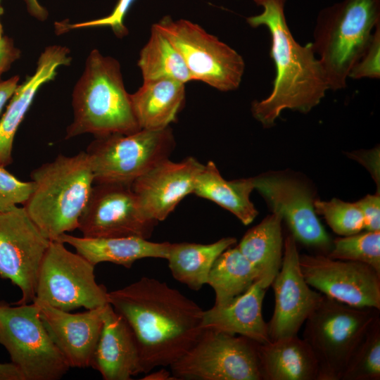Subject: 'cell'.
I'll list each match as a JSON object with an SVG mask.
<instances>
[{
	"label": "cell",
	"mask_w": 380,
	"mask_h": 380,
	"mask_svg": "<svg viewBox=\"0 0 380 380\" xmlns=\"http://www.w3.org/2000/svg\"><path fill=\"white\" fill-rule=\"evenodd\" d=\"M153 25L182 56L192 80L221 91L239 88L245 69L243 57L196 23L166 15Z\"/></svg>",
	"instance_id": "obj_9"
},
{
	"label": "cell",
	"mask_w": 380,
	"mask_h": 380,
	"mask_svg": "<svg viewBox=\"0 0 380 380\" xmlns=\"http://www.w3.org/2000/svg\"><path fill=\"white\" fill-rule=\"evenodd\" d=\"M372 308H357L323 296L305 322L303 338L319 365V380H341L350 355L380 317Z\"/></svg>",
	"instance_id": "obj_6"
},
{
	"label": "cell",
	"mask_w": 380,
	"mask_h": 380,
	"mask_svg": "<svg viewBox=\"0 0 380 380\" xmlns=\"http://www.w3.org/2000/svg\"><path fill=\"white\" fill-rule=\"evenodd\" d=\"M267 289L255 281L247 291L224 305L203 310V329H213L248 338L260 344L269 343L267 323L262 306Z\"/></svg>",
	"instance_id": "obj_21"
},
{
	"label": "cell",
	"mask_w": 380,
	"mask_h": 380,
	"mask_svg": "<svg viewBox=\"0 0 380 380\" xmlns=\"http://www.w3.org/2000/svg\"><path fill=\"white\" fill-rule=\"evenodd\" d=\"M258 344L243 336L204 329L192 348L170 367L177 379L263 380Z\"/></svg>",
	"instance_id": "obj_10"
},
{
	"label": "cell",
	"mask_w": 380,
	"mask_h": 380,
	"mask_svg": "<svg viewBox=\"0 0 380 380\" xmlns=\"http://www.w3.org/2000/svg\"><path fill=\"white\" fill-rule=\"evenodd\" d=\"M0 380H25L18 367L11 362L0 363Z\"/></svg>",
	"instance_id": "obj_40"
},
{
	"label": "cell",
	"mask_w": 380,
	"mask_h": 380,
	"mask_svg": "<svg viewBox=\"0 0 380 380\" xmlns=\"http://www.w3.org/2000/svg\"><path fill=\"white\" fill-rule=\"evenodd\" d=\"M158 221L141 205L130 185L96 183L79 220L82 236H135L148 239Z\"/></svg>",
	"instance_id": "obj_12"
},
{
	"label": "cell",
	"mask_w": 380,
	"mask_h": 380,
	"mask_svg": "<svg viewBox=\"0 0 380 380\" xmlns=\"http://www.w3.org/2000/svg\"><path fill=\"white\" fill-rule=\"evenodd\" d=\"M253 1L262 11L246 21L252 27L267 29L276 75L270 94L253 101L251 113L264 127L270 128L285 109L310 112L321 102L329 86L312 43L300 45L291 32L284 13L286 0Z\"/></svg>",
	"instance_id": "obj_2"
},
{
	"label": "cell",
	"mask_w": 380,
	"mask_h": 380,
	"mask_svg": "<svg viewBox=\"0 0 380 380\" xmlns=\"http://www.w3.org/2000/svg\"><path fill=\"white\" fill-rule=\"evenodd\" d=\"M4 167L0 165V213L9 210L18 204L23 205L34 189L32 180L21 181Z\"/></svg>",
	"instance_id": "obj_33"
},
{
	"label": "cell",
	"mask_w": 380,
	"mask_h": 380,
	"mask_svg": "<svg viewBox=\"0 0 380 380\" xmlns=\"http://www.w3.org/2000/svg\"><path fill=\"white\" fill-rule=\"evenodd\" d=\"M4 10L1 4V1L0 0V17L4 14ZM3 37V27L0 21V39Z\"/></svg>",
	"instance_id": "obj_43"
},
{
	"label": "cell",
	"mask_w": 380,
	"mask_h": 380,
	"mask_svg": "<svg viewBox=\"0 0 380 380\" xmlns=\"http://www.w3.org/2000/svg\"><path fill=\"white\" fill-rule=\"evenodd\" d=\"M134 1L118 0L112 13L102 18L72 24H66L65 22L58 23L56 25V31L61 34L73 29L110 27L118 37H123L128 33L127 28L124 25V19Z\"/></svg>",
	"instance_id": "obj_34"
},
{
	"label": "cell",
	"mask_w": 380,
	"mask_h": 380,
	"mask_svg": "<svg viewBox=\"0 0 380 380\" xmlns=\"http://www.w3.org/2000/svg\"><path fill=\"white\" fill-rule=\"evenodd\" d=\"M141 379L144 380H172L177 379L173 375L171 376L170 373L165 369H160L157 372L150 373L145 376Z\"/></svg>",
	"instance_id": "obj_42"
},
{
	"label": "cell",
	"mask_w": 380,
	"mask_h": 380,
	"mask_svg": "<svg viewBox=\"0 0 380 380\" xmlns=\"http://www.w3.org/2000/svg\"><path fill=\"white\" fill-rule=\"evenodd\" d=\"M30 177L34 189L23 206L43 235L56 241L78 229L94 182L86 151L60 154L32 170Z\"/></svg>",
	"instance_id": "obj_3"
},
{
	"label": "cell",
	"mask_w": 380,
	"mask_h": 380,
	"mask_svg": "<svg viewBox=\"0 0 380 380\" xmlns=\"http://www.w3.org/2000/svg\"><path fill=\"white\" fill-rule=\"evenodd\" d=\"M108 303L127 323L139 350L143 373L170 366L201 335L203 310L167 283L143 277L108 292Z\"/></svg>",
	"instance_id": "obj_1"
},
{
	"label": "cell",
	"mask_w": 380,
	"mask_h": 380,
	"mask_svg": "<svg viewBox=\"0 0 380 380\" xmlns=\"http://www.w3.org/2000/svg\"><path fill=\"white\" fill-rule=\"evenodd\" d=\"M380 24V0H342L319 12L311 42L329 89H345L350 71Z\"/></svg>",
	"instance_id": "obj_5"
},
{
	"label": "cell",
	"mask_w": 380,
	"mask_h": 380,
	"mask_svg": "<svg viewBox=\"0 0 380 380\" xmlns=\"http://www.w3.org/2000/svg\"><path fill=\"white\" fill-rule=\"evenodd\" d=\"M55 346L70 367H91L102 326L104 306L71 313L37 298L33 300Z\"/></svg>",
	"instance_id": "obj_18"
},
{
	"label": "cell",
	"mask_w": 380,
	"mask_h": 380,
	"mask_svg": "<svg viewBox=\"0 0 380 380\" xmlns=\"http://www.w3.org/2000/svg\"><path fill=\"white\" fill-rule=\"evenodd\" d=\"M258 350L263 380H319L317 358L297 335L259 343Z\"/></svg>",
	"instance_id": "obj_23"
},
{
	"label": "cell",
	"mask_w": 380,
	"mask_h": 380,
	"mask_svg": "<svg viewBox=\"0 0 380 380\" xmlns=\"http://www.w3.org/2000/svg\"><path fill=\"white\" fill-rule=\"evenodd\" d=\"M94 267L64 243L51 241L39 267L35 298L68 312L104 306L108 292L96 282Z\"/></svg>",
	"instance_id": "obj_11"
},
{
	"label": "cell",
	"mask_w": 380,
	"mask_h": 380,
	"mask_svg": "<svg viewBox=\"0 0 380 380\" xmlns=\"http://www.w3.org/2000/svg\"><path fill=\"white\" fill-rule=\"evenodd\" d=\"M144 81L171 79L186 84L192 81L186 64L170 40L153 25L138 60Z\"/></svg>",
	"instance_id": "obj_29"
},
{
	"label": "cell",
	"mask_w": 380,
	"mask_h": 380,
	"mask_svg": "<svg viewBox=\"0 0 380 380\" xmlns=\"http://www.w3.org/2000/svg\"><path fill=\"white\" fill-rule=\"evenodd\" d=\"M20 49L15 46L11 37H2L0 39V78L12 63L20 57Z\"/></svg>",
	"instance_id": "obj_37"
},
{
	"label": "cell",
	"mask_w": 380,
	"mask_h": 380,
	"mask_svg": "<svg viewBox=\"0 0 380 380\" xmlns=\"http://www.w3.org/2000/svg\"><path fill=\"white\" fill-rule=\"evenodd\" d=\"M351 154L353 156L350 157H353L354 159L360 161V163H362L369 170L372 175V177L378 184V189L379 190V162L371 163V161L379 158V148L367 152L369 159H367L365 153L360 154V153L353 152Z\"/></svg>",
	"instance_id": "obj_38"
},
{
	"label": "cell",
	"mask_w": 380,
	"mask_h": 380,
	"mask_svg": "<svg viewBox=\"0 0 380 380\" xmlns=\"http://www.w3.org/2000/svg\"><path fill=\"white\" fill-rule=\"evenodd\" d=\"M258 279L251 262L237 246L226 249L216 259L207 284L214 290V305H224L247 291Z\"/></svg>",
	"instance_id": "obj_28"
},
{
	"label": "cell",
	"mask_w": 380,
	"mask_h": 380,
	"mask_svg": "<svg viewBox=\"0 0 380 380\" xmlns=\"http://www.w3.org/2000/svg\"><path fill=\"white\" fill-rule=\"evenodd\" d=\"M185 84L171 79L144 81L130 94L133 110L141 129H163L176 121L185 103Z\"/></svg>",
	"instance_id": "obj_24"
},
{
	"label": "cell",
	"mask_w": 380,
	"mask_h": 380,
	"mask_svg": "<svg viewBox=\"0 0 380 380\" xmlns=\"http://www.w3.org/2000/svg\"><path fill=\"white\" fill-rule=\"evenodd\" d=\"M253 189V177L226 180L215 163L209 161L198 176L193 194L217 203L248 225L258 214L250 199Z\"/></svg>",
	"instance_id": "obj_26"
},
{
	"label": "cell",
	"mask_w": 380,
	"mask_h": 380,
	"mask_svg": "<svg viewBox=\"0 0 380 380\" xmlns=\"http://www.w3.org/2000/svg\"><path fill=\"white\" fill-rule=\"evenodd\" d=\"M314 208L316 214L322 215L330 228L340 236H350L365 229L362 212L355 202L336 198L328 201L315 200Z\"/></svg>",
	"instance_id": "obj_32"
},
{
	"label": "cell",
	"mask_w": 380,
	"mask_h": 380,
	"mask_svg": "<svg viewBox=\"0 0 380 380\" xmlns=\"http://www.w3.org/2000/svg\"><path fill=\"white\" fill-rule=\"evenodd\" d=\"M362 212L366 231H380V196L368 194L355 202Z\"/></svg>",
	"instance_id": "obj_36"
},
{
	"label": "cell",
	"mask_w": 380,
	"mask_h": 380,
	"mask_svg": "<svg viewBox=\"0 0 380 380\" xmlns=\"http://www.w3.org/2000/svg\"><path fill=\"white\" fill-rule=\"evenodd\" d=\"M50 242L23 206L0 213V277L20 290L16 305L34 300L39 267Z\"/></svg>",
	"instance_id": "obj_13"
},
{
	"label": "cell",
	"mask_w": 380,
	"mask_h": 380,
	"mask_svg": "<svg viewBox=\"0 0 380 380\" xmlns=\"http://www.w3.org/2000/svg\"><path fill=\"white\" fill-rule=\"evenodd\" d=\"M327 255L367 264L380 274V231L360 232L336 238Z\"/></svg>",
	"instance_id": "obj_31"
},
{
	"label": "cell",
	"mask_w": 380,
	"mask_h": 380,
	"mask_svg": "<svg viewBox=\"0 0 380 380\" xmlns=\"http://www.w3.org/2000/svg\"><path fill=\"white\" fill-rule=\"evenodd\" d=\"M29 13L39 20H45L49 15L47 10L39 0H23Z\"/></svg>",
	"instance_id": "obj_41"
},
{
	"label": "cell",
	"mask_w": 380,
	"mask_h": 380,
	"mask_svg": "<svg viewBox=\"0 0 380 380\" xmlns=\"http://www.w3.org/2000/svg\"><path fill=\"white\" fill-rule=\"evenodd\" d=\"M380 24L373 36L366 51L354 65L348 77L353 80L362 78L379 79L380 77Z\"/></svg>",
	"instance_id": "obj_35"
},
{
	"label": "cell",
	"mask_w": 380,
	"mask_h": 380,
	"mask_svg": "<svg viewBox=\"0 0 380 380\" xmlns=\"http://www.w3.org/2000/svg\"><path fill=\"white\" fill-rule=\"evenodd\" d=\"M2 303H3V301H1V300H0V305H1Z\"/></svg>",
	"instance_id": "obj_44"
},
{
	"label": "cell",
	"mask_w": 380,
	"mask_h": 380,
	"mask_svg": "<svg viewBox=\"0 0 380 380\" xmlns=\"http://www.w3.org/2000/svg\"><path fill=\"white\" fill-rule=\"evenodd\" d=\"M306 282L324 296L357 308L380 310V274L371 266L333 259L325 254H302Z\"/></svg>",
	"instance_id": "obj_14"
},
{
	"label": "cell",
	"mask_w": 380,
	"mask_h": 380,
	"mask_svg": "<svg viewBox=\"0 0 380 380\" xmlns=\"http://www.w3.org/2000/svg\"><path fill=\"white\" fill-rule=\"evenodd\" d=\"M19 79V77L15 75L7 80L0 82V113L6 102L13 96L18 87Z\"/></svg>",
	"instance_id": "obj_39"
},
{
	"label": "cell",
	"mask_w": 380,
	"mask_h": 380,
	"mask_svg": "<svg viewBox=\"0 0 380 380\" xmlns=\"http://www.w3.org/2000/svg\"><path fill=\"white\" fill-rule=\"evenodd\" d=\"M69 53L70 50L65 46L46 47L38 58L34 73L18 85L0 120V165L6 167L12 163L13 145L18 128L40 87L55 78L58 67L70 64Z\"/></svg>",
	"instance_id": "obj_20"
},
{
	"label": "cell",
	"mask_w": 380,
	"mask_h": 380,
	"mask_svg": "<svg viewBox=\"0 0 380 380\" xmlns=\"http://www.w3.org/2000/svg\"><path fill=\"white\" fill-rule=\"evenodd\" d=\"M236 242L234 237H224L209 244L170 243L166 260L172 277L191 289H201L216 259Z\"/></svg>",
	"instance_id": "obj_27"
},
{
	"label": "cell",
	"mask_w": 380,
	"mask_h": 380,
	"mask_svg": "<svg viewBox=\"0 0 380 380\" xmlns=\"http://www.w3.org/2000/svg\"><path fill=\"white\" fill-rule=\"evenodd\" d=\"M74 119L65 139L85 133L96 137L129 134L141 129L130 94L125 88L119 62L97 49L89 54L72 93Z\"/></svg>",
	"instance_id": "obj_4"
},
{
	"label": "cell",
	"mask_w": 380,
	"mask_h": 380,
	"mask_svg": "<svg viewBox=\"0 0 380 380\" xmlns=\"http://www.w3.org/2000/svg\"><path fill=\"white\" fill-rule=\"evenodd\" d=\"M0 344L25 380H58L70 367L55 346L34 303L0 305Z\"/></svg>",
	"instance_id": "obj_8"
},
{
	"label": "cell",
	"mask_w": 380,
	"mask_h": 380,
	"mask_svg": "<svg viewBox=\"0 0 380 380\" xmlns=\"http://www.w3.org/2000/svg\"><path fill=\"white\" fill-rule=\"evenodd\" d=\"M204 165L191 156L179 162L167 158L135 179L131 188L146 213L163 221L184 197L194 193Z\"/></svg>",
	"instance_id": "obj_17"
},
{
	"label": "cell",
	"mask_w": 380,
	"mask_h": 380,
	"mask_svg": "<svg viewBox=\"0 0 380 380\" xmlns=\"http://www.w3.org/2000/svg\"><path fill=\"white\" fill-rule=\"evenodd\" d=\"M56 241L72 246L76 252L93 265L109 262L129 268L140 259L153 258L165 259L170 243L152 242L135 237L89 238L78 237L67 233Z\"/></svg>",
	"instance_id": "obj_22"
},
{
	"label": "cell",
	"mask_w": 380,
	"mask_h": 380,
	"mask_svg": "<svg viewBox=\"0 0 380 380\" xmlns=\"http://www.w3.org/2000/svg\"><path fill=\"white\" fill-rule=\"evenodd\" d=\"M297 241L289 234L284 242L280 270L271 286L274 293V308L267 322L270 341L295 336L318 305L323 294L306 282L301 272Z\"/></svg>",
	"instance_id": "obj_16"
},
{
	"label": "cell",
	"mask_w": 380,
	"mask_h": 380,
	"mask_svg": "<svg viewBox=\"0 0 380 380\" xmlns=\"http://www.w3.org/2000/svg\"><path fill=\"white\" fill-rule=\"evenodd\" d=\"M380 379V317L363 336L348 362L341 380Z\"/></svg>",
	"instance_id": "obj_30"
},
{
	"label": "cell",
	"mask_w": 380,
	"mask_h": 380,
	"mask_svg": "<svg viewBox=\"0 0 380 380\" xmlns=\"http://www.w3.org/2000/svg\"><path fill=\"white\" fill-rule=\"evenodd\" d=\"M255 189L265 198L272 212L281 214L296 241L329 252L332 243L315 211L310 188L284 173H265L253 177Z\"/></svg>",
	"instance_id": "obj_15"
},
{
	"label": "cell",
	"mask_w": 380,
	"mask_h": 380,
	"mask_svg": "<svg viewBox=\"0 0 380 380\" xmlns=\"http://www.w3.org/2000/svg\"><path fill=\"white\" fill-rule=\"evenodd\" d=\"M91 367L104 380H129L143 373L135 336L109 303L103 308V326Z\"/></svg>",
	"instance_id": "obj_19"
},
{
	"label": "cell",
	"mask_w": 380,
	"mask_h": 380,
	"mask_svg": "<svg viewBox=\"0 0 380 380\" xmlns=\"http://www.w3.org/2000/svg\"><path fill=\"white\" fill-rule=\"evenodd\" d=\"M175 146L172 129H141L129 134L96 137L86 153L96 183L130 185L160 161Z\"/></svg>",
	"instance_id": "obj_7"
},
{
	"label": "cell",
	"mask_w": 380,
	"mask_h": 380,
	"mask_svg": "<svg viewBox=\"0 0 380 380\" xmlns=\"http://www.w3.org/2000/svg\"><path fill=\"white\" fill-rule=\"evenodd\" d=\"M282 216L272 212L251 228L236 246L251 262L261 286L268 289L278 274L283 259Z\"/></svg>",
	"instance_id": "obj_25"
}]
</instances>
